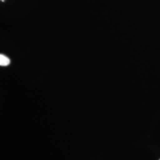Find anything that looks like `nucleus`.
Wrapping results in <instances>:
<instances>
[{
	"mask_svg": "<svg viewBox=\"0 0 160 160\" xmlns=\"http://www.w3.org/2000/svg\"><path fill=\"white\" fill-rule=\"evenodd\" d=\"M11 63V60L8 57L3 54H0V65L1 66H7Z\"/></svg>",
	"mask_w": 160,
	"mask_h": 160,
	"instance_id": "nucleus-1",
	"label": "nucleus"
},
{
	"mask_svg": "<svg viewBox=\"0 0 160 160\" xmlns=\"http://www.w3.org/2000/svg\"><path fill=\"white\" fill-rule=\"evenodd\" d=\"M1 1H2V2H5V0H1Z\"/></svg>",
	"mask_w": 160,
	"mask_h": 160,
	"instance_id": "nucleus-2",
	"label": "nucleus"
},
{
	"mask_svg": "<svg viewBox=\"0 0 160 160\" xmlns=\"http://www.w3.org/2000/svg\"><path fill=\"white\" fill-rule=\"evenodd\" d=\"M159 160H160V159H159Z\"/></svg>",
	"mask_w": 160,
	"mask_h": 160,
	"instance_id": "nucleus-3",
	"label": "nucleus"
}]
</instances>
